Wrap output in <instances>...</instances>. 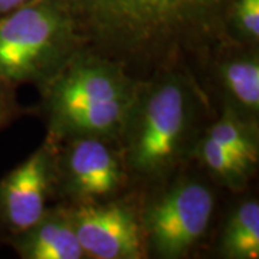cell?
<instances>
[{
    "label": "cell",
    "instance_id": "cell-4",
    "mask_svg": "<svg viewBox=\"0 0 259 259\" xmlns=\"http://www.w3.org/2000/svg\"><path fill=\"white\" fill-rule=\"evenodd\" d=\"M79 48L61 0H29L0 18V81L39 87Z\"/></svg>",
    "mask_w": 259,
    "mask_h": 259
},
{
    "label": "cell",
    "instance_id": "cell-10",
    "mask_svg": "<svg viewBox=\"0 0 259 259\" xmlns=\"http://www.w3.org/2000/svg\"><path fill=\"white\" fill-rule=\"evenodd\" d=\"M23 259H82L66 204L48 207L45 214L25 232L8 239Z\"/></svg>",
    "mask_w": 259,
    "mask_h": 259
},
{
    "label": "cell",
    "instance_id": "cell-2",
    "mask_svg": "<svg viewBox=\"0 0 259 259\" xmlns=\"http://www.w3.org/2000/svg\"><path fill=\"white\" fill-rule=\"evenodd\" d=\"M206 110V94L190 68L143 79L118 139L130 185L148 190L182 171L203 134Z\"/></svg>",
    "mask_w": 259,
    "mask_h": 259
},
{
    "label": "cell",
    "instance_id": "cell-11",
    "mask_svg": "<svg viewBox=\"0 0 259 259\" xmlns=\"http://www.w3.org/2000/svg\"><path fill=\"white\" fill-rule=\"evenodd\" d=\"M219 253L226 259L259 258L258 199H245L232 209L219 239Z\"/></svg>",
    "mask_w": 259,
    "mask_h": 259
},
{
    "label": "cell",
    "instance_id": "cell-12",
    "mask_svg": "<svg viewBox=\"0 0 259 259\" xmlns=\"http://www.w3.org/2000/svg\"><path fill=\"white\" fill-rule=\"evenodd\" d=\"M258 125V122H252L231 108L222 107L219 118L206 125L203 133L249 166L256 167L259 160Z\"/></svg>",
    "mask_w": 259,
    "mask_h": 259
},
{
    "label": "cell",
    "instance_id": "cell-16",
    "mask_svg": "<svg viewBox=\"0 0 259 259\" xmlns=\"http://www.w3.org/2000/svg\"><path fill=\"white\" fill-rule=\"evenodd\" d=\"M29 0H0V18L10 13L12 10L18 9L19 6L28 3Z\"/></svg>",
    "mask_w": 259,
    "mask_h": 259
},
{
    "label": "cell",
    "instance_id": "cell-14",
    "mask_svg": "<svg viewBox=\"0 0 259 259\" xmlns=\"http://www.w3.org/2000/svg\"><path fill=\"white\" fill-rule=\"evenodd\" d=\"M231 36L243 45L258 47L259 0H233L229 10Z\"/></svg>",
    "mask_w": 259,
    "mask_h": 259
},
{
    "label": "cell",
    "instance_id": "cell-5",
    "mask_svg": "<svg viewBox=\"0 0 259 259\" xmlns=\"http://www.w3.org/2000/svg\"><path fill=\"white\" fill-rule=\"evenodd\" d=\"M214 207L212 186L183 170L148 189L139 209L147 256L187 258L209 231Z\"/></svg>",
    "mask_w": 259,
    "mask_h": 259
},
{
    "label": "cell",
    "instance_id": "cell-13",
    "mask_svg": "<svg viewBox=\"0 0 259 259\" xmlns=\"http://www.w3.org/2000/svg\"><path fill=\"white\" fill-rule=\"evenodd\" d=\"M193 158L204 167V170L218 185L225 186L232 192L245 190L255 170V167L232 154L229 150L222 147L204 133L194 147Z\"/></svg>",
    "mask_w": 259,
    "mask_h": 259
},
{
    "label": "cell",
    "instance_id": "cell-6",
    "mask_svg": "<svg viewBox=\"0 0 259 259\" xmlns=\"http://www.w3.org/2000/svg\"><path fill=\"white\" fill-rule=\"evenodd\" d=\"M48 140L54 148V197L65 204L105 202L130 186L118 141L97 136Z\"/></svg>",
    "mask_w": 259,
    "mask_h": 259
},
{
    "label": "cell",
    "instance_id": "cell-1",
    "mask_svg": "<svg viewBox=\"0 0 259 259\" xmlns=\"http://www.w3.org/2000/svg\"><path fill=\"white\" fill-rule=\"evenodd\" d=\"M81 48L143 81L170 68L206 65L232 40L233 0H61Z\"/></svg>",
    "mask_w": 259,
    "mask_h": 259
},
{
    "label": "cell",
    "instance_id": "cell-7",
    "mask_svg": "<svg viewBox=\"0 0 259 259\" xmlns=\"http://www.w3.org/2000/svg\"><path fill=\"white\" fill-rule=\"evenodd\" d=\"M66 206L85 258H148L139 209L133 203L118 196L105 202Z\"/></svg>",
    "mask_w": 259,
    "mask_h": 259
},
{
    "label": "cell",
    "instance_id": "cell-9",
    "mask_svg": "<svg viewBox=\"0 0 259 259\" xmlns=\"http://www.w3.org/2000/svg\"><path fill=\"white\" fill-rule=\"evenodd\" d=\"M207 64L212 65L213 81L221 94L222 107L231 108L252 122H258V47L243 45L232 39L210 56Z\"/></svg>",
    "mask_w": 259,
    "mask_h": 259
},
{
    "label": "cell",
    "instance_id": "cell-3",
    "mask_svg": "<svg viewBox=\"0 0 259 259\" xmlns=\"http://www.w3.org/2000/svg\"><path fill=\"white\" fill-rule=\"evenodd\" d=\"M140 79L83 48L37 88L48 139L97 136L118 141Z\"/></svg>",
    "mask_w": 259,
    "mask_h": 259
},
{
    "label": "cell",
    "instance_id": "cell-8",
    "mask_svg": "<svg viewBox=\"0 0 259 259\" xmlns=\"http://www.w3.org/2000/svg\"><path fill=\"white\" fill-rule=\"evenodd\" d=\"M54 197V148L49 140L0 179V236L6 241L45 214Z\"/></svg>",
    "mask_w": 259,
    "mask_h": 259
},
{
    "label": "cell",
    "instance_id": "cell-15",
    "mask_svg": "<svg viewBox=\"0 0 259 259\" xmlns=\"http://www.w3.org/2000/svg\"><path fill=\"white\" fill-rule=\"evenodd\" d=\"M15 87L0 81V131L6 128L10 122L16 120L23 112L16 101Z\"/></svg>",
    "mask_w": 259,
    "mask_h": 259
}]
</instances>
